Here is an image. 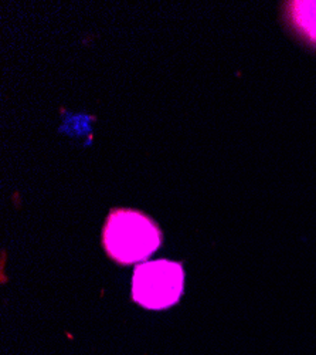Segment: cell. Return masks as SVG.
Here are the masks:
<instances>
[{
  "label": "cell",
  "instance_id": "1",
  "mask_svg": "<svg viewBox=\"0 0 316 355\" xmlns=\"http://www.w3.org/2000/svg\"><path fill=\"white\" fill-rule=\"evenodd\" d=\"M102 239L111 259L121 264H133L159 249L162 233L147 215L131 209H115L106 218Z\"/></svg>",
  "mask_w": 316,
  "mask_h": 355
},
{
  "label": "cell",
  "instance_id": "2",
  "mask_svg": "<svg viewBox=\"0 0 316 355\" xmlns=\"http://www.w3.org/2000/svg\"><path fill=\"white\" fill-rule=\"evenodd\" d=\"M185 272L180 263L155 260L138 264L132 276V299L148 310L175 306L183 293Z\"/></svg>",
  "mask_w": 316,
  "mask_h": 355
},
{
  "label": "cell",
  "instance_id": "3",
  "mask_svg": "<svg viewBox=\"0 0 316 355\" xmlns=\"http://www.w3.org/2000/svg\"><path fill=\"white\" fill-rule=\"evenodd\" d=\"M292 5L297 26L306 36L316 40V2H295Z\"/></svg>",
  "mask_w": 316,
  "mask_h": 355
}]
</instances>
